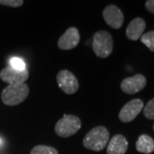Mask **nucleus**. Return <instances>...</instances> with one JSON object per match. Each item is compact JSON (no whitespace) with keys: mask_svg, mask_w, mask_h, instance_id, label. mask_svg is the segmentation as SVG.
Here are the masks:
<instances>
[{"mask_svg":"<svg viewBox=\"0 0 154 154\" xmlns=\"http://www.w3.org/2000/svg\"><path fill=\"white\" fill-rule=\"evenodd\" d=\"M110 140V133L104 126L92 128L83 139V146L86 148L99 152L105 149Z\"/></svg>","mask_w":154,"mask_h":154,"instance_id":"f257e3e1","label":"nucleus"},{"mask_svg":"<svg viewBox=\"0 0 154 154\" xmlns=\"http://www.w3.org/2000/svg\"><path fill=\"white\" fill-rule=\"evenodd\" d=\"M29 88L27 84L9 85L2 92V101L9 106H14L22 103L28 98Z\"/></svg>","mask_w":154,"mask_h":154,"instance_id":"f03ea898","label":"nucleus"},{"mask_svg":"<svg viewBox=\"0 0 154 154\" xmlns=\"http://www.w3.org/2000/svg\"><path fill=\"white\" fill-rule=\"evenodd\" d=\"M92 48L95 55L100 58H106L113 51V38L107 31H98L93 37Z\"/></svg>","mask_w":154,"mask_h":154,"instance_id":"7ed1b4c3","label":"nucleus"},{"mask_svg":"<svg viewBox=\"0 0 154 154\" xmlns=\"http://www.w3.org/2000/svg\"><path fill=\"white\" fill-rule=\"evenodd\" d=\"M82 128L81 119L74 115H63L55 125L56 134L62 138H68L76 134Z\"/></svg>","mask_w":154,"mask_h":154,"instance_id":"20e7f679","label":"nucleus"},{"mask_svg":"<svg viewBox=\"0 0 154 154\" xmlns=\"http://www.w3.org/2000/svg\"><path fill=\"white\" fill-rule=\"evenodd\" d=\"M57 82L60 89L66 94H74L79 89V82L75 75L67 69L58 72Z\"/></svg>","mask_w":154,"mask_h":154,"instance_id":"39448f33","label":"nucleus"},{"mask_svg":"<svg viewBox=\"0 0 154 154\" xmlns=\"http://www.w3.org/2000/svg\"><path fill=\"white\" fill-rule=\"evenodd\" d=\"M143 108L144 103L141 99H134L122 106L118 117L122 122H130L136 118Z\"/></svg>","mask_w":154,"mask_h":154,"instance_id":"423d86ee","label":"nucleus"},{"mask_svg":"<svg viewBox=\"0 0 154 154\" xmlns=\"http://www.w3.org/2000/svg\"><path fill=\"white\" fill-rule=\"evenodd\" d=\"M29 77L28 70H17L11 66L4 68L0 71V79L9 85H18L25 83Z\"/></svg>","mask_w":154,"mask_h":154,"instance_id":"0eeeda50","label":"nucleus"},{"mask_svg":"<svg viewBox=\"0 0 154 154\" xmlns=\"http://www.w3.org/2000/svg\"><path fill=\"white\" fill-rule=\"evenodd\" d=\"M146 86V79L141 74L127 77L121 83V89L127 94H134L141 91Z\"/></svg>","mask_w":154,"mask_h":154,"instance_id":"6e6552de","label":"nucleus"},{"mask_svg":"<svg viewBox=\"0 0 154 154\" xmlns=\"http://www.w3.org/2000/svg\"><path fill=\"white\" fill-rule=\"evenodd\" d=\"M103 18L108 26L115 29L121 28L124 21V17L122 11L114 5L105 7L103 11Z\"/></svg>","mask_w":154,"mask_h":154,"instance_id":"1a4fd4ad","label":"nucleus"},{"mask_svg":"<svg viewBox=\"0 0 154 154\" xmlns=\"http://www.w3.org/2000/svg\"><path fill=\"white\" fill-rule=\"evenodd\" d=\"M80 33L78 29L75 27H70L67 29L65 33L57 41V45L61 50H71L76 47L80 42Z\"/></svg>","mask_w":154,"mask_h":154,"instance_id":"9d476101","label":"nucleus"},{"mask_svg":"<svg viewBox=\"0 0 154 154\" xmlns=\"http://www.w3.org/2000/svg\"><path fill=\"white\" fill-rule=\"evenodd\" d=\"M145 28H146V22L142 18L136 17L133 19L126 28L127 38L133 41L138 40L143 35Z\"/></svg>","mask_w":154,"mask_h":154,"instance_id":"9b49d317","label":"nucleus"},{"mask_svg":"<svg viewBox=\"0 0 154 154\" xmlns=\"http://www.w3.org/2000/svg\"><path fill=\"white\" fill-rule=\"evenodd\" d=\"M128 143L125 136L116 134L109 140L107 145V154H125Z\"/></svg>","mask_w":154,"mask_h":154,"instance_id":"f8f14e48","label":"nucleus"},{"mask_svg":"<svg viewBox=\"0 0 154 154\" xmlns=\"http://www.w3.org/2000/svg\"><path fill=\"white\" fill-rule=\"evenodd\" d=\"M136 150L139 152L150 154L154 152V140L147 134H141L136 141Z\"/></svg>","mask_w":154,"mask_h":154,"instance_id":"ddd939ff","label":"nucleus"},{"mask_svg":"<svg viewBox=\"0 0 154 154\" xmlns=\"http://www.w3.org/2000/svg\"><path fill=\"white\" fill-rule=\"evenodd\" d=\"M30 154H58V152L52 146L39 145L34 146Z\"/></svg>","mask_w":154,"mask_h":154,"instance_id":"4468645a","label":"nucleus"},{"mask_svg":"<svg viewBox=\"0 0 154 154\" xmlns=\"http://www.w3.org/2000/svg\"><path fill=\"white\" fill-rule=\"evenodd\" d=\"M140 41L151 51H154V30L144 33L143 35L140 37Z\"/></svg>","mask_w":154,"mask_h":154,"instance_id":"2eb2a0df","label":"nucleus"},{"mask_svg":"<svg viewBox=\"0 0 154 154\" xmlns=\"http://www.w3.org/2000/svg\"><path fill=\"white\" fill-rule=\"evenodd\" d=\"M143 114L149 120H154V98L149 100L146 105L144 106Z\"/></svg>","mask_w":154,"mask_h":154,"instance_id":"dca6fc26","label":"nucleus"},{"mask_svg":"<svg viewBox=\"0 0 154 154\" xmlns=\"http://www.w3.org/2000/svg\"><path fill=\"white\" fill-rule=\"evenodd\" d=\"M10 66L17 70H24L26 69L25 62L20 57H12L10 60Z\"/></svg>","mask_w":154,"mask_h":154,"instance_id":"f3484780","label":"nucleus"},{"mask_svg":"<svg viewBox=\"0 0 154 154\" xmlns=\"http://www.w3.org/2000/svg\"><path fill=\"white\" fill-rule=\"evenodd\" d=\"M22 0H0V5H2L9 6V7H20L23 5Z\"/></svg>","mask_w":154,"mask_h":154,"instance_id":"a211bd4d","label":"nucleus"},{"mask_svg":"<svg viewBox=\"0 0 154 154\" xmlns=\"http://www.w3.org/2000/svg\"><path fill=\"white\" fill-rule=\"evenodd\" d=\"M145 5H146V9L147 10V11L154 15V0H148V1H146Z\"/></svg>","mask_w":154,"mask_h":154,"instance_id":"6ab92c4d","label":"nucleus"},{"mask_svg":"<svg viewBox=\"0 0 154 154\" xmlns=\"http://www.w3.org/2000/svg\"><path fill=\"white\" fill-rule=\"evenodd\" d=\"M2 142H3V141H2V140H1V138H0V146L2 145Z\"/></svg>","mask_w":154,"mask_h":154,"instance_id":"aec40b11","label":"nucleus"},{"mask_svg":"<svg viewBox=\"0 0 154 154\" xmlns=\"http://www.w3.org/2000/svg\"><path fill=\"white\" fill-rule=\"evenodd\" d=\"M153 130H154V125H153Z\"/></svg>","mask_w":154,"mask_h":154,"instance_id":"412c9836","label":"nucleus"}]
</instances>
